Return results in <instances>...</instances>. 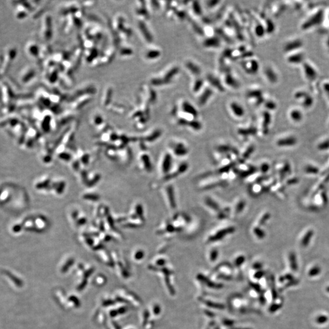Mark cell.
<instances>
[{"instance_id": "6", "label": "cell", "mask_w": 329, "mask_h": 329, "mask_svg": "<svg viewBox=\"0 0 329 329\" xmlns=\"http://www.w3.org/2000/svg\"><path fill=\"white\" fill-rule=\"evenodd\" d=\"M171 160H172L170 154H167L165 155L164 159L162 162V171L164 172L165 173H167L170 170L171 166V163H172Z\"/></svg>"}, {"instance_id": "8", "label": "cell", "mask_w": 329, "mask_h": 329, "mask_svg": "<svg viewBox=\"0 0 329 329\" xmlns=\"http://www.w3.org/2000/svg\"><path fill=\"white\" fill-rule=\"evenodd\" d=\"M197 278L199 280H200L201 281L204 282V283H205L208 286L210 287V288H221L223 285H221V284H216L214 282H211L209 279H208L207 278H206L205 276L201 275V274H199L197 276Z\"/></svg>"}, {"instance_id": "16", "label": "cell", "mask_w": 329, "mask_h": 329, "mask_svg": "<svg viewBox=\"0 0 329 329\" xmlns=\"http://www.w3.org/2000/svg\"><path fill=\"white\" fill-rule=\"evenodd\" d=\"M202 301L204 302V303L211 307V308H218V309H223L224 307L223 305L221 304H216V303H214V302H210V301H208V300H202Z\"/></svg>"}, {"instance_id": "21", "label": "cell", "mask_w": 329, "mask_h": 329, "mask_svg": "<svg viewBox=\"0 0 329 329\" xmlns=\"http://www.w3.org/2000/svg\"><path fill=\"white\" fill-rule=\"evenodd\" d=\"M188 125L194 130H199L201 129V124L198 121L193 120L188 122Z\"/></svg>"}, {"instance_id": "17", "label": "cell", "mask_w": 329, "mask_h": 329, "mask_svg": "<svg viewBox=\"0 0 329 329\" xmlns=\"http://www.w3.org/2000/svg\"><path fill=\"white\" fill-rule=\"evenodd\" d=\"M265 74L267 76V77L268 78V79L272 82H274L277 79L276 75H275V74L273 72V71L271 69L269 68H267L265 70Z\"/></svg>"}, {"instance_id": "27", "label": "cell", "mask_w": 329, "mask_h": 329, "mask_svg": "<svg viewBox=\"0 0 329 329\" xmlns=\"http://www.w3.org/2000/svg\"><path fill=\"white\" fill-rule=\"evenodd\" d=\"M255 34H257V36H258V37H262L263 35H264V33H265V30H264V28L261 25H258L257 26L256 28H255Z\"/></svg>"}, {"instance_id": "30", "label": "cell", "mask_w": 329, "mask_h": 329, "mask_svg": "<svg viewBox=\"0 0 329 329\" xmlns=\"http://www.w3.org/2000/svg\"><path fill=\"white\" fill-rule=\"evenodd\" d=\"M270 218V214L268 213H266L261 218L260 220V223H263L265 222H266Z\"/></svg>"}, {"instance_id": "26", "label": "cell", "mask_w": 329, "mask_h": 329, "mask_svg": "<svg viewBox=\"0 0 329 329\" xmlns=\"http://www.w3.org/2000/svg\"><path fill=\"white\" fill-rule=\"evenodd\" d=\"M291 118L294 120V121H299L302 118V116H301V113L299 112V111H297V110H294L292 112L291 114Z\"/></svg>"}, {"instance_id": "20", "label": "cell", "mask_w": 329, "mask_h": 329, "mask_svg": "<svg viewBox=\"0 0 329 329\" xmlns=\"http://www.w3.org/2000/svg\"><path fill=\"white\" fill-rule=\"evenodd\" d=\"M261 95H262V92H260V91L258 90H251V91H249V92L247 93V97L251 98H252V97H254V98H255V97H256V98H260ZM261 98H262V97H261Z\"/></svg>"}, {"instance_id": "31", "label": "cell", "mask_w": 329, "mask_h": 329, "mask_svg": "<svg viewBox=\"0 0 329 329\" xmlns=\"http://www.w3.org/2000/svg\"><path fill=\"white\" fill-rule=\"evenodd\" d=\"M269 168H270V166L267 163H265V164L262 165V166H261V170H262V171H263L264 173L267 172L268 170H269Z\"/></svg>"}, {"instance_id": "22", "label": "cell", "mask_w": 329, "mask_h": 329, "mask_svg": "<svg viewBox=\"0 0 329 329\" xmlns=\"http://www.w3.org/2000/svg\"><path fill=\"white\" fill-rule=\"evenodd\" d=\"M254 233L255 234V235H256L259 238H263L265 236V234L264 231L263 230H262V229H260V228H258V227H255V228H254Z\"/></svg>"}, {"instance_id": "29", "label": "cell", "mask_w": 329, "mask_h": 329, "mask_svg": "<svg viewBox=\"0 0 329 329\" xmlns=\"http://www.w3.org/2000/svg\"><path fill=\"white\" fill-rule=\"evenodd\" d=\"M244 260H245V258H244V257L243 256H240V257H238L235 260V265L237 266H239L240 265H241L243 263Z\"/></svg>"}, {"instance_id": "23", "label": "cell", "mask_w": 329, "mask_h": 329, "mask_svg": "<svg viewBox=\"0 0 329 329\" xmlns=\"http://www.w3.org/2000/svg\"><path fill=\"white\" fill-rule=\"evenodd\" d=\"M318 148L320 151L327 150L329 149V140H326L319 144L318 146Z\"/></svg>"}, {"instance_id": "25", "label": "cell", "mask_w": 329, "mask_h": 329, "mask_svg": "<svg viewBox=\"0 0 329 329\" xmlns=\"http://www.w3.org/2000/svg\"><path fill=\"white\" fill-rule=\"evenodd\" d=\"M270 115L268 113H265L264 115V121H263L264 131H266V128H268V124L270 123Z\"/></svg>"}, {"instance_id": "19", "label": "cell", "mask_w": 329, "mask_h": 329, "mask_svg": "<svg viewBox=\"0 0 329 329\" xmlns=\"http://www.w3.org/2000/svg\"><path fill=\"white\" fill-rule=\"evenodd\" d=\"M192 7H193L194 12L197 15H201L202 14V9H201V6H200V4H199L198 2H196V1L193 2Z\"/></svg>"}, {"instance_id": "18", "label": "cell", "mask_w": 329, "mask_h": 329, "mask_svg": "<svg viewBox=\"0 0 329 329\" xmlns=\"http://www.w3.org/2000/svg\"><path fill=\"white\" fill-rule=\"evenodd\" d=\"M160 55V52L158 50H151L149 52H147L146 54V57L150 59H153L154 58H157L159 57Z\"/></svg>"}, {"instance_id": "10", "label": "cell", "mask_w": 329, "mask_h": 329, "mask_svg": "<svg viewBox=\"0 0 329 329\" xmlns=\"http://www.w3.org/2000/svg\"><path fill=\"white\" fill-rule=\"evenodd\" d=\"M212 92L210 89H206L199 98V104L204 105L207 102V101L208 100L210 97L212 96Z\"/></svg>"}, {"instance_id": "9", "label": "cell", "mask_w": 329, "mask_h": 329, "mask_svg": "<svg viewBox=\"0 0 329 329\" xmlns=\"http://www.w3.org/2000/svg\"><path fill=\"white\" fill-rule=\"evenodd\" d=\"M174 152L177 155H184L187 153V149L185 146L181 143H177L174 145Z\"/></svg>"}, {"instance_id": "32", "label": "cell", "mask_w": 329, "mask_h": 329, "mask_svg": "<svg viewBox=\"0 0 329 329\" xmlns=\"http://www.w3.org/2000/svg\"><path fill=\"white\" fill-rule=\"evenodd\" d=\"M220 1H209L208 2V6L209 7H213L214 6H215L218 3H219Z\"/></svg>"}, {"instance_id": "24", "label": "cell", "mask_w": 329, "mask_h": 329, "mask_svg": "<svg viewBox=\"0 0 329 329\" xmlns=\"http://www.w3.org/2000/svg\"><path fill=\"white\" fill-rule=\"evenodd\" d=\"M203 86V81L202 79H197L196 82H195V84L194 85V88H193V90H194V92H197V91H199L201 88L202 87V86Z\"/></svg>"}, {"instance_id": "11", "label": "cell", "mask_w": 329, "mask_h": 329, "mask_svg": "<svg viewBox=\"0 0 329 329\" xmlns=\"http://www.w3.org/2000/svg\"><path fill=\"white\" fill-rule=\"evenodd\" d=\"M186 67L191 73L192 74L198 76L201 74V69L200 68L194 64L193 62H187L186 63Z\"/></svg>"}, {"instance_id": "13", "label": "cell", "mask_w": 329, "mask_h": 329, "mask_svg": "<svg viewBox=\"0 0 329 329\" xmlns=\"http://www.w3.org/2000/svg\"><path fill=\"white\" fill-rule=\"evenodd\" d=\"M225 81L226 84H228L229 86L234 87V88H238L239 86V82L235 79V78L230 74H228L226 76Z\"/></svg>"}, {"instance_id": "33", "label": "cell", "mask_w": 329, "mask_h": 329, "mask_svg": "<svg viewBox=\"0 0 329 329\" xmlns=\"http://www.w3.org/2000/svg\"></svg>"}, {"instance_id": "7", "label": "cell", "mask_w": 329, "mask_h": 329, "mask_svg": "<svg viewBox=\"0 0 329 329\" xmlns=\"http://www.w3.org/2000/svg\"><path fill=\"white\" fill-rule=\"evenodd\" d=\"M204 45L206 47H218L220 45V40L216 37L208 38L204 41Z\"/></svg>"}, {"instance_id": "28", "label": "cell", "mask_w": 329, "mask_h": 329, "mask_svg": "<svg viewBox=\"0 0 329 329\" xmlns=\"http://www.w3.org/2000/svg\"><path fill=\"white\" fill-rule=\"evenodd\" d=\"M218 255V252L217 250L214 249V250L212 251L211 253H210V260L212 261H215L217 258Z\"/></svg>"}, {"instance_id": "5", "label": "cell", "mask_w": 329, "mask_h": 329, "mask_svg": "<svg viewBox=\"0 0 329 329\" xmlns=\"http://www.w3.org/2000/svg\"><path fill=\"white\" fill-rule=\"evenodd\" d=\"M207 79L208 81V82L216 89H218L221 92L224 91V88L223 86V85L221 84L218 79H217L216 78H215V76L212 75H208L207 76Z\"/></svg>"}, {"instance_id": "4", "label": "cell", "mask_w": 329, "mask_h": 329, "mask_svg": "<svg viewBox=\"0 0 329 329\" xmlns=\"http://www.w3.org/2000/svg\"><path fill=\"white\" fill-rule=\"evenodd\" d=\"M230 107L235 116L238 117H241L244 114V110L242 106L238 104L237 102H233L231 104Z\"/></svg>"}, {"instance_id": "15", "label": "cell", "mask_w": 329, "mask_h": 329, "mask_svg": "<svg viewBox=\"0 0 329 329\" xmlns=\"http://www.w3.org/2000/svg\"><path fill=\"white\" fill-rule=\"evenodd\" d=\"M305 171L308 174H316L318 173L319 170L317 167L314 166L313 165H307L305 168Z\"/></svg>"}, {"instance_id": "1", "label": "cell", "mask_w": 329, "mask_h": 329, "mask_svg": "<svg viewBox=\"0 0 329 329\" xmlns=\"http://www.w3.org/2000/svg\"><path fill=\"white\" fill-rule=\"evenodd\" d=\"M234 231H235V228L234 227H229V228L223 229L222 230H220L218 231L215 235L210 236L208 239V241L213 242V241H216L222 239L226 235L234 232Z\"/></svg>"}, {"instance_id": "14", "label": "cell", "mask_w": 329, "mask_h": 329, "mask_svg": "<svg viewBox=\"0 0 329 329\" xmlns=\"http://www.w3.org/2000/svg\"><path fill=\"white\" fill-rule=\"evenodd\" d=\"M313 234H314V232H313V230L307 231L304 235V236L302 237V241H301L302 244L303 246H304L308 245L309 242L310 241L311 239L312 238Z\"/></svg>"}, {"instance_id": "2", "label": "cell", "mask_w": 329, "mask_h": 329, "mask_svg": "<svg viewBox=\"0 0 329 329\" xmlns=\"http://www.w3.org/2000/svg\"><path fill=\"white\" fill-rule=\"evenodd\" d=\"M182 109L184 112H185L186 113H188L189 115H193L194 117H196L198 115V113L196 109L189 102H187V101L183 102L182 104Z\"/></svg>"}, {"instance_id": "3", "label": "cell", "mask_w": 329, "mask_h": 329, "mask_svg": "<svg viewBox=\"0 0 329 329\" xmlns=\"http://www.w3.org/2000/svg\"><path fill=\"white\" fill-rule=\"evenodd\" d=\"M296 143H297V140L296 138L290 137H286V138H283V139L279 140L277 142V144L278 146H280L282 147H285V146L287 147V146H294V144H296Z\"/></svg>"}, {"instance_id": "12", "label": "cell", "mask_w": 329, "mask_h": 329, "mask_svg": "<svg viewBox=\"0 0 329 329\" xmlns=\"http://www.w3.org/2000/svg\"><path fill=\"white\" fill-rule=\"evenodd\" d=\"M174 189H173L172 187H168L166 189V191H167V194H168V199H169V201H170V206L172 207V208H175L176 206V201H175V197H174Z\"/></svg>"}]
</instances>
